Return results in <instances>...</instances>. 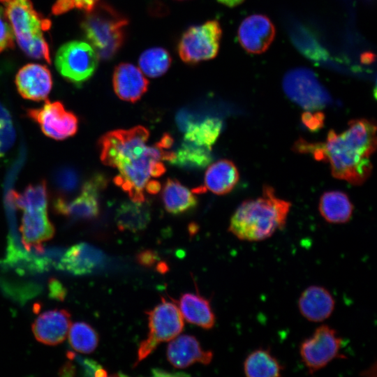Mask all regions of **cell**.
Instances as JSON below:
<instances>
[{"label": "cell", "mask_w": 377, "mask_h": 377, "mask_svg": "<svg viewBox=\"0 0 377 377\" xmlns=\"http://www.w3.org/2000/svg\"><path fill=\"white\" fill-rule=\"evenodd\" d=\"M149 133L142 126L108 132L98 141L103 164L115 168L114 184L126 192L131 200L145 201L146 186L151 177L164 174L162 161L170 162L173 151L147 145Z\"/></svg>", "instance_id": "cell-1"}, {"label": "cell", "mask_w": 377, "mask_h": 377, "mask_svg": "<svg viewBox=\"0 0 377 377\" xmlns=\"http://www.w3.org/2000/svg\"><path fill=\"white\" fill-rule=\"evenodd\" d=\"M376 147L375 122L355 119L340 133L330 130L325 142H309L300 138L293 148L295 152L309 154L316 160L328 163L334 177L359 186L371 174L370 158Z\"/></svg>", "instance_id": "cell-2"}, {"label": "cell", "mask_w": 377, "mask_h": 377, "mask_svg": "<svg viewBox=\"0 0 377 377\" xmlns=\"http://www.w3.org/2000/svg\"><path fill=\"white\" fill-rule=\"evenodd\" d=\"M291 203L277 197L268 185L262 196L243 201L232 214L228 230L242 241L260 242L271 237L286 223Z\"/></svg>", "instance_id": "cell-3"}, {"label": "cell", "mask_w": 377, "mask_h": 377, "mask_svg": "<svg viewBox=\"0 0 377 377\" xmlns=\"http://www.w3.org/2000/svg\"><path fill=\"white\" fill-rule=\"evenodd\" d=\"M17 42L29 57L50 64V52L43 32L51 27L30 0H0Z\"/></svg>", "instance_id": "cell-4"}, {"label": "cell", "mask_w": 377, "mask_h": 377, "mask_svg": "<svg viewBox=\"0 0 377 377\" xmlns=\"http://www.w3.org/2000/svg\"><path fill=\"white\" fill-rule=\"evenodd\" d=\"M128 24L124 15L112 6L102 3L87 12L82 22V29L98 58L109 60L122 47Z\"/></svg>", "instance_id": "cell-5"}, {"label": "cell", "mask_w": 377, "mask_h": 377, "mask_svg": "<svg viewBox=\"0 0 377 377\" xmlns=\"http://www.w3.org/2000/svg\"><path fill=\"white\" fill-rule=\"evenodd\" d=\"M146 314L149 333L138 347L134 366L153 353L161 343L170 341L178 336L184 326V318L178 306L163 298L160 304L146 311Z\"/></svg>", "instance_id": "cell-6"}, {"label": "cell", "mask_w": 377, "mask_h": 377, "mask_svg": "<svg viewBox=\"0 0 377 377\" xmlns=\"http://www.w3.org/2000/svg\"><path fill=\"white\" fill-rule=\"evenodd\" d=\"M283 89L295 103L306 111H317L332 103L330 94L311 69L298 67L283 78Z\"/></svg>", "instance_id": "cell-7"}, {"label": "cell", "mask_w": 377, "mask_h": 377, "mask_svg": "<svg viewBox=\"0 0 377 377\" xmlns=\"http://www.w3.org/2000/svg\"><path fill=\"white\" fill-rule=\"evenodd\" d=\"M221 35V27L217 20L188 27L177 44L179 57L188 64L214 58L219 50Z\"/></svg>", "instance_id": "cell-8"}, {"label": "cell", "mask_w": 377, "mask_h": 377, "mask_svg": "<svg viewBox=\"0 0 377 377\" xmlns=\"http://www.w3.org/2000/svg\"><path fill=\"white\" fill-rule=\"evenodd\" d=\"M342 344L341 337L334 328L327 325L316 328L300 346V355L309 373L322 369L334 359L343 358Z\"/></svg>", "instance_id": "cell-9"}, {"label": "cell", "mask_w": 377, "mask_h": 377, "mask_svg": "<svg viewBox=\"0 0 377 377\" xmlns=\"http://www.w3.org/2000/svg\"><path fill=\"white\" fill-rule=\"evenodd\" d=\"M98 57L87 43L79 40L64 44L57 51L55 66L66 80L75 84L88 80L98 66Z\"/></svg>", "instance_id": "cell-10"}, {"label": "cell", "mask_w": 377, "mask_h": 377, "mask_svg": "<svg viewBox=\"0 0 377 377\" xmlns=\"http://www.w3.org/2000/svg\"><path fill=\"white\" fill-rule=\"evenodd\" d=\"M27 114L46 136L57 140L74 135L78 128L77 116L60 101H47L40 108L29 109Z\"/></svg>", "instance_id": "cell-11"}, {"label": "cell", "mask_w": 377, "mask_h": 377, "mask_svg": "<svg viewBox=\"0 0 377 377\" xmlns=\"http://www.w3.org/2000/svg\"><path fill=\"white\" fill-rule=\"evenodd\" d=\"M103 175L97 174L85 182L80 193L68 200L58 197L54 201V208L61 215L74 219H92L99 214V193L105 186Z\"/></svg>", "instance_id": "cell-12"}, {"label": "cell", "mask_w": 377, "mask_h": 377, "mask_svg": "<svg viewBox=\"0 0 377 377\" xmlns=\"http://www.w3.org/2000/svg\"><path fill=\"white\" fill-rule=\"evenodd\" d=\"M274 24L266 15L254 14L246 17L240 24L237 38L242 47L249 53L265 52L274 39Z\"/></svg>", "instance_id": "cell-13"}, {"label": "cell", "mask_w": 377, "mask_h": 377, "mask_svg": "<svg viewBox=\"0 0 377 377\" xmlns=\"http://www.w3.org/2000/svg\"><path fill=\"white\" fill-rule=\"evenodd\" d=\"M166 357L174 367L184 369L197 362L209 364L212 360L213 353L204 350L194 336L179 334L168 343Z\"/></svg>", "instance_id": "cell-14"}, {"label": "cell", "mask_w": 377, "mask_h": 377, "mask_svg": "<svg viewBox=\"0 0 377 377\" xmlns=\"http://www.w3.org/2000/svg\"><path fill=\"white\" fill-rule=\"evenodd\" d=\"M15 84L23 98L39 101L45 99L49 95L52 87V79L45 66L29 64L17 73Z\"/></svg>", "instance_id": "cell-15"}, {"label": "cell", "mask_w": 377, "mask_h": 377, "mask_svg": "<svg viewBox=\"0 0 377 377\" xmlns=\"http://www.w3.org/2000/svg\"><path fill=\"white\" fill-rule=\"evenodd\" d=\"M22 241L27 250L43 251L42 244L50 239L54 234V228L50 221L47 209H29L23 211L20 225Z\"/></svg>", "instance_id": "cell-16"}, {"label": "cell", "mask_w": 377, "mask_h": 377, "mask_svg": "<svg viewBox=\"0 0 377 377\" xmlns=\"http://www.w3.org/2000/svg\"><path fill=\"white\" fill-rule=\"evenodd\" d=\"M71 325V315L67 311L54 309L39 315L32 325V331L39 342L54 346L64 341Z\"/></svg>", "instance_id": "cell-17"}, {"label": "cell", "mask_w": 377, "mask_h": 377, "mask_svg": "<svg viewBox=\"0 0 377 377\" xmlns=\"http://www.w3.org/2000/svg\"><path fill=\"white\" fill-rule=\"evenodd\" d=\"M297 305L300 314L306 320L320 323L332 314L335 308V300L325 287L313 285L302 292Z\"/></svg>", "instance_id": "cell-18"}, {"label": "cell", "mask_w": 377, "mask_h": 377, "mask_svg": "<svg viewBox=\"0 0 377 377\" xmlns=\"http://www.w3.org/2000/svg\"><path fill=\"white\" fill-rule=\"evenodd\" d=\"M112 84L119 98L134 103L147 91L149 82L135 66L121 63L114 68Z\"/></svg>", "instance_id": "cell-19"}, {"label": "cell", "mask_w": 377, "mask_h": 377, "mask_svg": "<svg viewBox=\"0 0 377 377\" xmlns=\"http://www.w3.org/2000/svg\"><path fill=\"white\" fill-rule=\"evenodd\" d=\"M103 253L96 248L80 243L71 246L63 256L59 268L74 274L83 275L91 273L103 261Z\"/></svg>", "instance_id": "cell-20"}, {"label": "cell", "mask_w": 377, "mask_h": 377, "mask_svg": "<svg viewBox=\"0 0 377 377\" xmlns=\"http://www.w3.org/2000/svg\"><path fill=\"white\" fill-rule=\"evenodd\" d=\"M178 304L183 318L188 323L205 330L214 326L216 318L209 300L199 294L186 293L180 296Z\"/></svg>", "instance_id": "cell-21"}, {"label": "cell", "mask_w": 377, "mask_h": 377, "mask_svg": "<svg viewBox=\"0 0 377 377\" xmlns=\"http://www.w3.org/2000/svg\"><path fill=\"white\" fill-rule=\"evenodd\" d=\"M239 179V171L232 161L219 160L207 168L205 175V188L216 195H225L235 188Z\"/></svg>", "instance_id": "cell-22"}, {"label": "cell", "mask_w": 377, "mask_h": 377, "mask_svg": "<svg viewBox=\"0 0 377 377\" xmlns=\"http://www.w3.org/2000/svg\"><path fill=\"white\" fill-rule=\"evenodd\" d=\"M114 219L118 228L121 231H142L151 221L149 205L145 201L124 202L117 208Z\"/></svg>", "instance_id": "cell-23"}, {"label": "cell", "mask_w": 377, "mask_h": 377, "mask_svg": "<svg viewBox=\"0 0 377 377\" xmlns=\"http://www.w3.org/2000/svg\"><path fill=\"white\" fill-rule=\"evenodd\" d=\"M318 210L326 221L336 224L345 223L353 215V205L345 193L330 191L321 195Z\"/></svg>", "instance_id": "cell-24"}, {"label": "cell", "mask_w": 377, "mask_h": 377, "mask_svg": "<svg viewBox=\"0 0 377 377\" xmlns=\"http://www.w3.org/2000/svg\"><path fill=\"white\" fill-rule=\"evenodd\" d=\"M162 200L167 212L181 214L194 209L197 198L187 187L175 179H168L162 190Z\"/></svg>", "instance_id": "cell-25"}, {"label": "cell", "mask_w": 377, "mask_h": 377, "mask_svg": "<svg viewBox=\"0 0 377 377\" xmlns=\"http://www.w3.org/2000/svg\"><path fill=\"white\" fill-rule=\"evenodd\" d=\"M243 365L244 372L248 377H278L284 369L271 350L263 348L250 353Z\"/></svg>", "instance_id": "cell-26"}, {"label": "cell", "mask_w": 377, "mask_h": 377, "mask_svg": "<svg viewBox=\"0 0 377 377\" xmlns=\"http://www.w3.org/2000/svg\"><path fill=\"white\" fill-rule=\"evenodd\" d=\"M222 121L217 117H207L201 121H192L190 119L183 130L184 140L199 146L211 148L221 134Z\"/></svg>", "instance_id": "cell-27"}, {"label": "cell", "mask_w": 377, "mask_h": 377, "mask_svg": "<svg viewBox=\"0 0 377 377\" xmlns=\"http://www.w3.org/2000/svg\"><path fill=\"white\" fill-rule=\"evenodd\" d=\"M211 148L184 141L174 152L170 163L185 168H203L212 161Z\"/></svg>", "instance_id": "cell-28"}, {"label": "cell", "mask_w": 377, "mask_h": 377, "mask_svg": "<svg viewBox=\"0 0 377 377\" xmlns=\"http://www.w3.org/2000/svg\"><path fill=\"white\" fill-rule=\"evenodd\" d=\"M290 35L294 45L309 59L315 61L327 59V51L306 28L300 24H293L290 30Z\"/></svg>", "instance_id": "cell-29"}, {"label": "cell", "mask_w": 377, "mask_h": 377, "mask_svg": "<svg viewBox=\"0 0 377 377\" xmlns=\"http://www.w3.org/2000/svg\"><path fill=\"white\" fill-rule=\"evenodd\" d=\"M171 61V56L165 49L151 47L141 54L138 63L145 74L150 77H157L168 70Z\"/></svg>", "instance_id": "cell-30"}, {"label": "cell", "mask_w": 377, "mask_h": 377, "mask_svg": "<svg viewBox=\"0 0 377 377\" xmlns=\"http://www.w3.org/2000/svg\"><path fill=\"white\" fill-rule=\"evenodd\" d=\"M68 341L75 350L82 353H91L98 346V335L89 324L77 322L70 327Z\"/></svg>", "instance_id": "cell-31"}, {"label": "cell", "mask_w": 377, "mask_h": 377, "mask_svg": "<svg viewBox=\"0 0 377 377\" xmlns=\"http://www.w3.org/2000/svg\"><path fill=\"white\" fill-rule=\"evenodd\" d=\"M15 205L22 211L47 209V191L45 181L27 186L20 193L14 194Z\"/></svg>", "instance_id": "cell-32"}, {"label": "cell", "mask_w": 377, "mask_h": 377, "mask_svg": "<svg viewBox=\"0 0 377 377\" xmlns=\"http://www.w3.org/2000/svg\"><path fill=\"white\" fill-rule=\"evenodd\" d=\"M53 182L60 193L69 194L73 193L80 184V176L77 170L70 166H62L53 174Z\"/></svg>", "instance_id": "cell-33"}, {"label": "cell", "mask_w": 377, "mask_h": 377, "mask_svg": "<svg viewBox=\"0 0 377 377\" xmlns=\"http://www.w3.org/2000/svg\"><path fill=\"white\" fill-rule=\"evenodd\" d=\"M15 132L10 114L0 103V158L13 145Z\"/></svg>", "instance_id": "cell-34"}, {"label": "cell", "mask_w": 377, "mask_h": 377, "mask_svg": "<svg viewBox=\"0 0 377 377\" xmlns=\"http://www.w3.org/2000/svg\"><path fill=\"white\" fill-rule=\"evenodd\" d=\"M100 0H57L52 7V13L59 15L69 11L73 8L83 10L89 12L92 10Z\"/></svg>", "instance_id": "cell-35"}, {"label": "cell", "mask_w": 377, "mask_h": 377, "mask_svg": "<svg viewBox=\"0 0 377 377\" xmlns=\"http://www.w3.org/2000/svg\"><path fill=\"white\" fill-rule=\"evenodd\" d=\"M14 45V34L6 16L4 10L0 6V54Z\"/></svg>", "instance_id": "cell-36"}, {"label": "cell", "mask_w": 377, "mask_h": 377, "mask_svg": "<svg viewBox=\"0 0 377 377\" xmlns=\"http://www.w3.org/2000/svg\"><path fill=\"white\" fill-rule=\"evenodd\" d=\"M325 116L320 111H306L302 115L304 125L312 131H318L324 124Z\"/></svg>", "instance_id": "cell-37"}, {"label": "cell", "mask_w": 377, "mask_h": 377, "mask_svg": "<svg viewBox=\"0 0 377 377\" xmlns=\"http://www.w3.org/2000/svg\"><path fill=\"white\" fill-rule=\"evenodd\" d=\"M137 261L144 267H151L158 260L157 253L151 249H145L137 255Z\"/></svg>", "instance_id": "cell-38"}, {"label": "cell", "mask_w": 377, "mask_h": 377, "mask_svg": "<svg viewBox=\"0 0 377 377\" xmlns=\"http://www.w3.org/2000/svg\"><path fill=\"white\" fill-rule=\"evenodd\" d=\"M217 1L219 3H221L228 7H235L243 3L245 0H217Z\"/></svg>", "instance_id": "cell-39"}, {"label": "cell", "mask_w": 377, "mask_h": 377, "mask_svg": "<svg viewBox=\"0 0 377 377\" xmlns=\"http://www.w3.org/2000/svg\"><path fill=\"white\" fill-rule=\"evenodd\" d=\"M180 1H182V0H180Z\"/></svg>", "instance_id": "cell-40"}]
</instances>
